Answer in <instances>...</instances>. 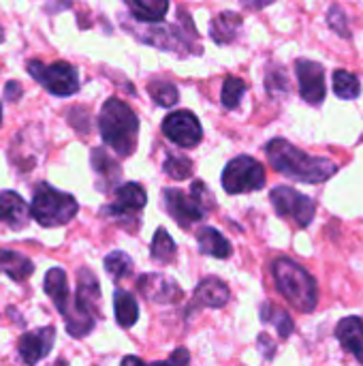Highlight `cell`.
Returning <instances> with one entry per match:
<instances>
[{"label": "cell", "mask_w": 363, "mask_h": 366, "mask_svg": "<svg viewBox=\"0 0 363 366\" xmlns=\"http://www.w3.org/2000/svg\"><path fill=\"white\" fill-rule=\"evenodd\" d=\"M265 154L278 174L289 176L300 182H308V184L325 182L338 172V165L332 159L310 157L304 150L295 148L293 144H289L287 139H280V137L272 139L265 146Z\"/></svg>", "instance_id": "obj_1"}, {"label": "cell", "mask_w": 363, "mask_h": 366, "mask_svg": "<svg viewBox=\"0 0 363 366\" xmlns=\"http://www.w3.org/2000/svg\"><path fill=\"white\" fill-rule=\"evenodd\" d=\"M272 274L278 294L300 313H312L319 302V290L315 277L289 257H280L272 264Z\"/></svg>", "instance_id": "obj_2"}, {"label": "cell", "mask_w": 363, "mask_h": 366, "mask_svg": "<svg viewBox=\"0 0 363 366\" xmlns=\"http://www.w3.org/2000/svg\"><path fill=\"white\" fill-rule=\"evenodd\" d=\"M98 131L103 142L116 150L120 157H131L137 148L139 118L137 114L120 99L105 101L98 116Z\"/></svg>", "instance_id": "obj_3"}, {"label": "cell", "mask_w": 363, "mask_h": 366, "mask_svg": "<svg viewBox=\"0 0 363 366\" xmlns=\"http://www.w3.org/2000/svg\"><path fill=\"white\" fill-rule=\"evenodd\" d=\"M79 206L73 195L49 184H39L32 195L30 214L41 227H60L75 219Z\"/></svg>", "instance_id": "obj_4"}, {"label": "cell", "mask_w": 363, "mask_h": 366, "mask_svg": "<svg viewBox=\"0 0 363 366\" xmlns=\"http://www.w3.org/2000/svg\"><path fill=\"white\" fill-rule=\"evenodd\" d=\"M163 202L171 219H175L182 227H190L193 223L201 221L205 212L214 206L212 193L205 189L203 182L195 180L190 193H184L180 189H165Z\"/></svg>", "instance_id": "obj_5"}, {"label": "cell", "mask_w": 363, "mask_h": 366, "mask_svg": "<svg viewBox=\"0 0 363 366\" xmlns=\"http://www.w3.org/2000/svg\"><path fill=\"white\" fill-rule=\"evenodd\" d=\"M223 187L229 195L252 193L265 187V169L252 157H235L223 172Z\"/></svg>", "instance_id": "obj_6"}, {"label": "cell", "mask_w": 363, "mask_h": 366, "mask_svg": "<svg viewBox=\"0 0 363 366\" xmlns=\"http://www.w3.org/2000/svg\"><path fill=\"white\" fill-rule=\"evenodd\" d=\"M26 71L51 94L56 97H71L79 90V75L75 66L68 62H53L43 64L39 60H30L26 64Z\"/></svg>", "instance_id": "obj_7"}, {"label": "cell", "mask_w": 363, "mask_h": 366, "mask_svg": "<svg viewBox=\"0 0 363 366\" xmlns=\"http://www.w3.org/2000/svg\"><path fill=\"white\" fill-rule=\"evenodd\" d=\"M270 199H272V206L276 208V212L280 217L293 219L300 227H308L315 221L317 204L308 195H304V193H300V191H295L291 187L272 189Z\"/></svg>", "instance_id": "obj_8"}, {"label": "cell", "mask_w": 363, "mask_h": 366, "mask_svg": "<svg viewBox=\"0 0 363 366\" xmlns=\"http://www.w3.org/2000/svg\"><path fill=\"white\" fill-rule=\"evenodd\" d=\"M163 133H165L167 139H171L180 148H195L203 139L201 122L197 120L195 114H190L186 109L171 112L163 120Z\"/></svg>", "instance_id": "obj_9"}, {"label": "cell", "mask_w": 363, "mask_h": 366, "mask_svg": "<svg viewBox=\"0 0 363 366\" xmlns=\"http://www.w3.org/2000/svg\"><path fill=\"white\" fill-rule=\"evenodd\" d=\"M300 79V94L310 105H321L325 101V69L315 60H297L295 64Z\"/></svg>", "instance_id": "obj_10"}, {"label": "cell", "mask_w": 363, "mask_h": 366, "mask_svg": "<svg viewBox=\"0 0 363 366\" xmlns=\"http://www.w3.org/2000/svg\"><path fill=\"white\" fill-rule=\"evenodd\" d=\"M139 294L158 305H173L182 298V287L165 274H143L137 281Z\"/></svg>", "instance_id": "obj_11"}, {"label": "cell", "mask_w": 363, "mask_h": 366, "mask_svg": "<svg viewBox=\"0 0 363 366\" xmlns=\"http://www.w3.org/2000/svg\"><path fill=\"white\" fill-rule=\"evenodd\" d=\"M53 341H56V330L51 326L39 328L34 332H26L19 337V343H17L19 358L28 366L39 365L51 352Z\"/></svg>", "instance_id": "obj_12"}, {"label": "cell", "mask_w": 363, "mask_h": 366, "mask_svg": "<svg viewBox=\"0 0 363 366\" xmlns=\"http://www.w3.org/2000/svg\"><path fill=\"white\" fill-rule=\"evenodd\" d=\"M148 204V195L145 189L137 182H126L120 184L116 189V202L103 208V214L107 217H128V214H137L139 210H143Z\"/></svg>", "instance_id": "obj_13"}, {"label": "cell", "mask_w": 363, "mask_h": 366, "mask_svg": "<svg viewBox=\"0 0 363 366\" xmlns=\"http://www.w3.org/2000/svg\"><path fill=\"white\" fill-rule=\"evenodd\" d=\"M128 30L143 43L148 45H154V47H160V49H167V51H173L178 47H186L188 49V43L178 34V30L173 26H128Z\"/></svg>", "instance_id": "obj_14"}, {"label": "cell", "mask_w": 363, "mask_h": 366, "mask_svg": "<svg viewBox=\"0 0 363 366\" xmlns=\"http://www.w3.org/2000/svg\"><path fill=\"white\" fill-rule=\"evenodd\" d=\"M30 210L15 191H0V223L19 232L28 225Z\"/></svg>", "instance_id": "obj_15"}, {"label": "cell", "mask_w": 363, "mask_h": 366, "mask_svg": "<svg viewBox=\"0 0 363 366\" xmlns=\"http://www.w3.org/2000/svg\"><path fill=\"white\" fill-rule=\"evenodd\" d=\"M336 339L340 345L355 356V360L363 366V320L362 317H344L336 326Z\"/></svg>", "instance_id": "obj_16"}, {"label": "cell", "mask_w": 363, "mask_h": 366, "mask_svg": "<svg viewBox=\"0 0 363 366\" xmlns=\"http://www.w3.org/2000/svg\"><path fill=\"white\" fill-rule=\"evenodd\" d=\"M231 298V292L227 287L225 281H220L218 277H208L203 279L197 290H195V302L199 307H208V309H223Z\"/></svg>", "instance_id": "obj_17"}, {"label": "cell", "mask_w": 363, "mask_h": 366, "mask_svg": "<svg viewBox=\"0 0 363 366\" xmlns=\"http://www.w3.org/2000/svg\"><path fill=\"white\" fill-rule=\"evenodd\" d=\"M73 300L83 311L96 315V307H98V300H101V287H98L96 277L88 268H81L77 272V292H75Z\"/></svg>", "instance_id": "obj_18"}, {"label": "cell", "mask_w": 363, "mask_h": 366, "mask_svg": "<svg viewBox=\"0 0 363 366\" xmlns=\"http://www.w3.org/2000/svg\"><path fill=\"white\" fill-rule=\"evenodd\" d=\"M43 290L45 294L53 300L56 309L64 315V311L68 309L71 305V294H68V283H66V272L62 268H51L47 274H45V281H43Z\"/></svg>", "instance_id": "obj_19"}, {"label": "cell", "mask_w": 363, "mask_h": 366, "mask_svg": "<svg viewBox=\"0 0 363 366\" xmlns=\"http://www.w3.org/2000/svg\"><path fill=\"white\" fill-rule=\"evenodd\" d=\"M197 242H199V251L203 255H210V257H216V259L231 257L229 240L214 227H201L199 234H197Z\"/></svg>", "instance_id": "obj_20"}, {"label": "cell", "mask_w": 363, "mask_h": 366, "mask_svg": "<svg viewBox=\"0 0 363 366\" xmlns=\"http://www.w3.org/2000/svg\"><path fill=\"white\" fill-rule=\"evenodd\" d=\"M242 17L233 11H227V13H218L214 19H212V26H210V36L214 39V43L218 45H225V43H231L235 36H237V30L242 28Z\"/></svg>", "instance_id": "obj_21"}, {"label": "cell", "mask_w": 363, "mask_h": 366, "mask_svg": "<svg viewBox=\"0 0 363 366\" xmlns=\"http://www.w3.org/2000/svg\"><path fill=\"white\" fill-rule=\"evenodd\" d=\"M32 272H34V264L26 255H21L17 251L0 249V274H6L13 281H24Z\"/></svg>", "instance_id": "obj_22"}, {"label": "cell", "mask_w": 363, "mask_h": 366, "mask_svg": "<svg viewBox=\"0 0 363 366\" xmlns=\"http://www.w3.org/2000/svg\"><path fill=\"white\" fill-rule=\"evenodd\" d=\"M131 9V15L145 24L163 21L169 11V0H124Z\"/></svg>", "instance_id": "obj_23"}, {"label": "cell", "mask_w": 363, "mask_h": 366, "mask_svg": "<svg viewBox=\"0 0 363 366\" xmlns=\"http://www.w3.org/2000/svg\"><path fill=\"white\" fill-rule=\"evenodd\" d=\"M113 311H116V322L122 328H133L139 320V305L133 298V294L124 290H116L113 294Z\"/></svg>", "instance_id": "obj_24"}, {"label": "cell", "mask_w": 363, "mask_h": 366, "mask_svg": "<svg viewBox=\"0 0 363 366\" xmlns=\"http://www.w3.org/2000/svg\"><path fill=\"white\" fill-rule=\"evenodd\" d=\"M259 315H261V322H263L265 326H274L276 332H278L282 339L291 337L295 324H293V320H291V315H289L287 311H282V309H278V307H274V305H270V302H263Z\"/></svg>", "instance_id": "obj_25"}, {"label": "cell", "mask_w": 363, "mask_h": 366, "mask_svg": "<svg viewBox=\"0 0 363 366\" xmlns=\"http://www.w3.org/2000/svg\"><path fill=\"white\" fill-rule=\"evenodd\" d=\"M175 242H173V238L160 227V229H156V234H154V238H152V249H150V255H152V259L154 262H158V264H169L173 257H175Z\"/></svg>", "instance_id": "obj_26"}, {"label": "cell", "mask_w": 363, "mask_h": 366, "mask_svg": "<svg viewBox=\"0 0 363 366\" xmlns=\"http://www.w3.org/2000/svg\"><path fill=\"white\" fill-rule=\"evenodd\" d=\"M148 92H150V97L154 99V103L160 105V107H171V105H175L178 99H180V92H178L175 84L165 81V79H154V81H150V84H148Z\"/></svg>", "instance_id": "obj_27"}, {"label": "cell", "mask_w": 363, "mask_h": 366, "mask_svg": "<svg viewBox=\"0 0 363 366\" xmlns=\"http://www.w3.org/2000/svg\"><path fill=\"white\" fill-rule=\"evenodd\" d=\"M334 92L340 99H357L362 94V84L357 79V75L349 73V71H336L334 73Z\"/></svg>", "instance_id": "obj_28"}, {"label": "cell", "mask_w": 363, "mask_h": 366, "mask_svg": "<svg viewBox=\"0 0 363 366\" xmlns=\"http://www.w3.org/2000/svg\"><path fill=\"white\" fill-rule=\"evenodd\" d=\"M248 90L246 81L240 79V77H227L225 84H223V92H220V103L225 109H235L240 103H242V97L244 92Z\"/></svg>", "instance_id": "obj_29"}, {"label": "cell", "mask_w": 363, "mask_h": 366, "mask_svg": "<svg viewBox=\"0 0 363 366\" xmlns=\"http://www.w3.org/2000/svg\"><path fill=\"white\" fill-rule=\"evenodd\" d=\"M92 167H94V172H96L101 178H105V180H109V182H116V180L120 178V167H118V163H116L103 148H94V150H92Z\"/></svg>", "instance_id": "obj_30"}, {"label": "cell", "mask_w": 363, "mask_h": 366, "mask_svg": "<svg viewBox=\"0 0 363 366\" xmlns=\"http://www.w3.org/2000/svg\"><path fill=\"white\" fill-rule=\"evenodd\" d=\"M105 270L113 279H124L133 272V259L122 251H113L105 257Z\"/></svg>", "instance_id": "obj_31"}, {"label": "cell", "mask_w": 363, "mask_h": 366, "mask_svg": "<svg viewBox=\"0 0 363 366\" xmlns=\"http://www.w3.org/2000/svg\"><path fill=\"white\" fill-rule=\"evenodd\" d=\"M163 169L173 180H188L193 176V163L186 157H167Z\"/></svg>", "instance_id": "obj_32"}, {"label": "cell", "mask_w": 363, "mask_h": 366, "mask_svg": "<svg viewBox=\"0 0 363 366\" xmlns=\"http://www.w3.org/2000/svg\"><path fill=\"white\" fill-rule=\"evenodd\" d=\"M327 24H329V28L332 30H336L340 36H349L351 32H349V21H347V13L340 9V6H332L329 9V13H327Z\"/></svg>", "instance_id": "obj_33"}, {"label": "cell", "mask_w": 363, "mask_h": 366, "mask_svg": "<svg viewBox=\"0 0 363 366\" xmlns=\"http://www.w3.org/2000/svg\"><path fill=\"white\" fill-rule=\"evenodd\" d=\"M265 84H267V90L270 92H282V90H287V77H285V73L280 69H272L267 73Z\"/></svg>", "instance_id": "obj_34"}, {"label": "cell", "mask_w": 363, "mask_h": 366, "mask_svg": "<svg viewBox=\"0 0 363 366\" xmlns=\"http://www.w3.org/2000/svg\"><path fill=\"white\" fill-rule=\"evenodd\" d=\"M188 362H190V354H188V350L180 347V350H175L167 360H163V362H154V365H150V366H188Z\"/></svg>", "instance_id": "obj_35"}, {"label": "cell", "mask_w": 363, "mask_h": 366, "mask_svg": "<svg viewBox=\"0 0 363 366\" xmlns=\"http://www.w3.org/2000/svg\"><path fill=\"white\" fill-rule=\"evenodd\" d=\"M4 97H6V101H17L21 97V86L17 81H9L4 86Z\"/></svg>", "instance_id": "obj_36"}, {"label": "cell", "mask_w": 363, "mask_h": 366, "mask_svg": "<svg viewBox=\"0 0 363 366\" xmlns=\"http://www.w3.org/2000/svg\"><path fill=\"white\" fill-rule=\"evenodd\" d=\"M246 9H265V6H270L272 2H276V0H240Z\"/></svg>", "instance_id": "obj_37"}, {"label": "cell", "mask_w": 363, "mask_h": 366, "mask_svg": "<svg viewBox=\"0 0 363 366\" xmlns=\"http://www.w3.org/2000/svg\"><path fill=\"white\" fill-rule=\"evenodd\" d=\"M122 366H150L145 365L141 358H137V356H126L124 360H122Z\"/></svg>", "instance_id": "obj_38"}, {"label": "cell", "mask_w": 363, "mask_h": 366, "mask_svg": "<svg viewBox=\"0 0 363 366\" xmlns=\"http://www.w3.org/2000/svg\"><path fill=\"white\" fill-rule=\"evenodd\" d=\"M4 41V30H2V26H0V43Z\"/></svg>", "instance_id": "obj_39"}, {"label": "cell", "mask_w": 363, "mask_h": 366, "mask_svg": "<svg viewBox=\"0 0 363 366\" xmlns=\"http://www.w3.org/2000/svg\"><path fill=\"white\" fill-rule=\"evenodd\" d=\"M0 122H2V109H0Z\"/></svg>", "instance_id": "obj_40"}]
</instances>
